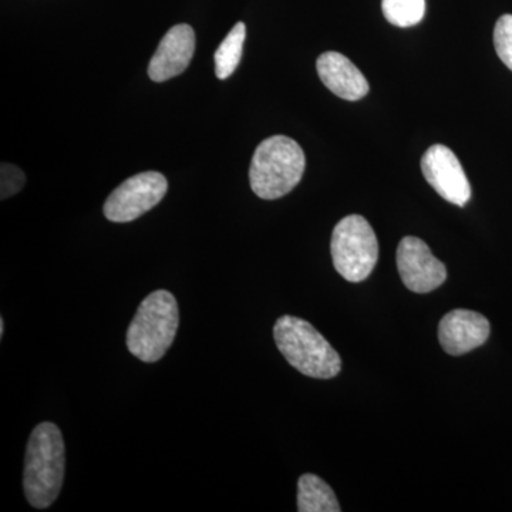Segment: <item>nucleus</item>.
Masks as SVG:
<instances>
[{
  "mask_svg": "<svg viewBox=\"0 0 512 512\" xmlns=\"http://www.w3.org/2000/svg\"><path fill=\"white\" fill-rule=\"evenodd\" d=\"M64 466L62 431L53 423L39 424L30 434L23 473L26 500L32 507L43 510L55 503L63 487Z\"/></svg>",
  "mask_w": 512,
  "mask_h": 512,
  "instance_id": "nucleus-1",
  "label": "nucleus"
},
{
  "mask_svg": "<svg viewBox=\"0 0 512 512\" xmlns=\"http://www.w3.org/2000/svg\"><path fill=\"white\" fill-rule=\"evenodd\" d=\"M305 167V153L295 140L269 137L256 147L249 167V183L256 197L278 200L301 183Z\"/></svg>",
  "mask_w": 512,
  "mask_h": 512,
  "instance_id": "nucleus-2",
  "label": "nucleus"
},
{
  "mask_svg": "<svg viewBox=\"0 0 512 512\" xmlns=\"http://www.w3.org/2000/svg\"><path fill=\"white\" fill-rule=\"evenodd\" d=\"M180 313L173 293H150L138 306L127 330V348L141 362H158L173 345Z\"/></svg>",
  "mask_w": 512,
  "mask_h": 512,
  "instance_id": "nucleus-3",
  "label": "nucleus"
},
{
  "mask_svg": "<svg viewBox=\"0 0 512 512\" xmlns=\"http://www.w3.org/2000/svg\"><path fill=\"white\" fill-rule=\"evenodd\" d=\"M274 338L279 352L302 375L332 379L342 369V360L332 345L311 323L285 315L276 320Z\"/></svg>",
  "mask_w": 512,
  "mask_h": 512,
  "instance_id": "nucleus-4",
  "label": "nucleus"
},
{
  "mask_svg": "<svg viewBox=\"0 0 512 512\" xmlns=\"http://www.w3.org/2000/svg\"><path fill=\"white\" fill-rule=\"evenodd\" d=\"M333 265L346 281L363 282L369 278L379 259V242L366 218L349 215L333 229L330 242Z\"/></svg>",
  "mask_w": 512,
  "mask_h": 512,
  "instance_id": "nucleus-5",
  "label": "nucleus"
},
{
  "mask_svg": "<svg viewBox=\"0 0 512 512\" xmlns=\"http://www.w3.org/2000/svg\"><path fill=\"white\" fill-rule=\"evenodd\" d=\"M168 191V181L157 171L128 178L107 198L104 215L111 222H131L157 207Z\"/></svg>",
  "mask_w": 512,
  "mask_h": 512,
  "instance_id": "nucleus-6",
  "label": "nucleus"
},
{
  "mask_svg": "<svg viewBox=\"0 0 512 512\" xmlns=\"http://www.w3.org/2000/svg\"><path fill=\"white\" fill-rule=\"evenodd\" d=\"M396 261L400 278L409 291L429 293L446 282V266L431 254L429 245L420 238H403L397 248Z\"/></svg>",
  "mask_w": 512,
  "mask_h": 512,
  "instance_id": "nucleus-7",
  "label": "nucleus"
},
{
  "mask_svg": "<svg viewBox=\"0 0 512 512\" xmlns=\"http://www.w3.org/2000/svg\"><path fill=\"white\" fill-rule=\"evenodd\" d=\"M427 183L444 200L464 207L471 198V185L456 154L443 144H434L421 158Z\"/></svg>",
  "mask_w": 512,
  "mask_h": 512,
  "instance_id": "nucleus-8",
  "label": "nucleus"
},
{
  "mask_svg": "<svg viewBox=\"0 0 512 512\" xmlns=\"http://www.w3.org/2000/svg\"><path fill=\"white\" fill-rule=\"evenodd\" d=\"M490 330V322L481 313L456 309L441 319L439 342L448 355H466L487 342Z\"/></svg>",
  "mask_w": 512,
  "mask_h": 512,
  "instance_id": "nucleus-9",
  "label": "nucleus"
},
{
  "mask_svg": "<svg viewBox=\"0 0 512 512\" xmlns=\"http://www.w3.org/2000/svg\"><path fill=\"white\" fill-rule=\"evenodd\" d=\"M194 52V29L184 23L173 26L158 45L157 52L148 66V76L157 83L180 76L190 66Z\"/></svg>",
  "mask_w": 512,
  "mask_h": 512,
  "instance_id": "nucleus-10",
  "label": "nucleus"
},
{
  "mask_svg": "<svg viewBox=\"0 0 512 512\" xmlns=\"http://www.w3.org/2000/svg\"><path fill=\"white\" fill-rule=\"evenodd\" d=\"M316 69L322 83L340 99L356 101L369 93L366 77L342 53H323L316 62Z\"/></svg>",
  "mask_w": 512,
  "mask_h": 512,
  "instance_id": "nucleus-11",
  "label": "nucleus"
},
{
  "mask_svg": "<svg viewBox=\"0 0 512 512\" xmlns=\"http://www.w3.org/2000/svg\"><path fill=\"white\" fill-rule=\"evenodd\" d=\"M299 512H340L338 498L329 484L315 474H303L298 483Z\"/></svg>",
  "mask_w": 512,
  "mask_h": 512,
  "instance_id": "nucleus-12",
  "label": "nucleus"
},
{
  "mask_svg": "<svg viewBox=\"0 0 512 512\" xmlns=\"http://www.w3.org/2000/svg\"><path fill=\"white\" fill-rule=\"evenodd\" d=\"M245 37H247V26L245 23L238 22L218 47L214 55L215 74L218 79H228L237 70L244 52Z\"/></svg>",
  "mask_w": 512,
  "mask_h": 512,
  "instance_id": "nucleus-13",
  "label": "nucleus"
},
{
  "mask_svg": "<svg viewBox=\"0 0 512 512\" xmlns=\"http://www.w3.org/2000/svg\"><path fill=\"white\" fill-rule=\"evenodd\" d=\"M387 22L399 28L419 25L426 15V0H382Z\"/></svg>",
  "mask_w": 512,
  "mask_h": 512,
  "instance_id": "nucleus-14",
  "label": "nucleus"
},
{
  "mask_svg": "<svg viewBox=\"0 0 512 512\" xmlns=\"http://www.w3.org/2000/svg\"><path fill=\"white\" fill-rule=\"evenodd\" d=\"M495 52L512 72V15H504L495 23Z\"/></svg>",
  "mask_w": 512,
  "mask_h": 512,
  "instance_id": "nucleus-15",
  "label": "nucleus"
},
{
  "mask_svg": "<svg viewBox=\"0 0 512 512\" xmlns=\"http://www.w3.org/2000/svg\"><path fill=\"white\" fill-rule=\"evenodd\" d=\"M0 197L2 200L12 197V195L18 194L25 185L26 177L23 171L16 165L3 163L2 164V175H0Z\"/></svg>",
  "mask_w": 512,
  "mask_h": 512,
  "instance_id": "nucleus-16",
  "label": "nucleus"
},
{
  "mask_svg": "<svg viewBox=\"0 0 512 512\" xmlns=\"http://www.w3.org/2000/svg\"><path fill=\"white\" fill-rule=\"evenodd\" d=\"M5 335V320L0 319V338H3Z\"/></svg>",
  "mask_w": 512,
  "mask_h": 512,
  "instance_id": "nucleus-17",
  "label": "nucleus"
}]
</instances>
